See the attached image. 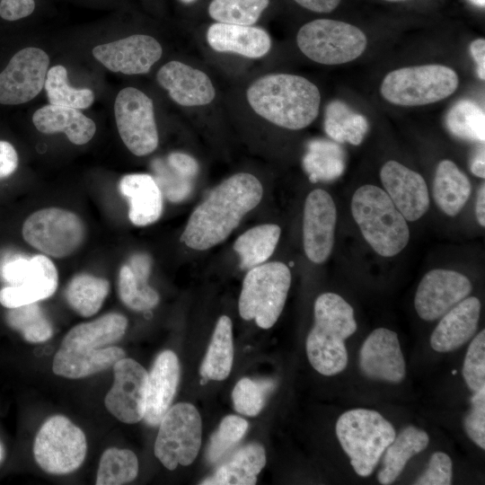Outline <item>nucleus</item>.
Masks as SVG:
<instances>
[{"instance_id":"nucleus-30","label":"nucleus","mask_w":485,"mask_h":485,"mask_svg":"<svg viewBox=\"0 0 485 485\" xmlns=\"http://www.w3.org/2000/svg\"><path fill=\"white\" fill-rule=\"evenodd\" d=\"M472 192L468 177L451 160H442L436 166L433 197L438 208L449 216L458 215Z\"/></svg>"},{"instance_id":"nucleus-46","label":"nucleus","mask_w":485,"mask_h":485,"mask_svg":"<svg viewBox=\"0 0 485 485\" xmlns=\"http://www.w3.org/2000/svg\"><path fill=\"white\" fill-rule=\"evenodd\" d=\"M453 463L448 454L435 452L426 471L416 480L417 485H450L452 483Z\"/></svg>"},{"instance_id":"nucleus-7","label":"nucleus","mask_w":485,"mask_h":485,"mask_svg":"<svg viewBox=\"0 0 485 485\" xmlns=\"http://www.w3.org/2000/svg\"><path fill=\"white\" fill-rule=\"evenodd\" d=\"M459 85L456 72L446 66L430 64L401 67L388 73L380 92L399 106H422L444 100Z\"/></svg>"},{"instance_id":"nucleus-31","label":"nucleus","mask_w":485,"mask_h":485,"mask_svg":"<svg viewBox=\"0 0 485 485\" xmlns=\"http://www.w3.org/2000/svg\"><path fill=\"white\" fill-rule=\"evenodd\" d=\"M428 443L429 436L423 429L414 426L404 428L384 451L378 481L383 485L395 481L408 461L426 449Z\"/></svg>"},{"instance_id":"nucleus-3","label":"nucleus","mask_w":485,"mask_h":485,"mask_svg":"<svg viewBox=\"0 0 485 485\" xmlns=\"http://www.w3.org/2000/svg\"><path fill=\"white\" fill-rule=\"evenodd\" d=\"M314 324L306 339L312 366L327 376L342 372L348 364L345 340L357 329L352 306L340 295L323 293L314 302Z\"/></svg>"},{"instance_id":"nucleus-33","label":"nucleus","mask_w":485,"mask_h":485,"mask_svg":"<svg viewBox=\"0 0 485 485\" xmlns=\"http://www.w3.org/2000/svg\"><path fill=\"white\" fill-rule=\"evenodd\" d=\"M281 229L275 224H262L242 234L234 243L240 267L250 269L264 263L274 252Z\"/></svg>"},{"instance_id":"nucleus-24","label":"nucleus","mask_w":485,"mask_h":485,"mask_svg":"<svg viewBox=\"0 0 485 485\" xmlns=\"http://www.w3.org/2000/svg\"><path fill=\"white\" fill-rule=\"evenodd\" d=\"M208 45L217 52H229L250 58L267 55L271 48L269 33L261 28L216 22L207 31Z\"/></svg>"},{"instance_id":"nucleus-18","label":"nucleus","mask_w":485,"mask_h":485,"mask_svg":"<svg viewBox=\"0 0 485 485\" xmlns=\"http://www.w3.org/2000/svg\"><path fill=\"white\" fill-rule=\"evenodd\" d=\"M358 362L362 374L373 380L399 384L405 377V361L398 335L386 328H377L366 337L359 350Z\"/></svg>"},{"instance_id":"nucleus-42","label":"nucleus","mask_w":485,"mask_h":485,"mask_svg":"<svg viewBox=\"0 0 485 485\" xmlns=\"http://www.w3.org/2000/svg\"><path fill=\"white\" fill-rule=\"evenodd\" d=\"M274 387L272 380L241 379L232 392L235 410L249 417L258 415L264 407L266 397Z\"/></svg>"},{"instance_id":"nucleus-28","label":"nucleus","mask_w":485,"mask_h":485,"mask_svg":"<svg viewBox=\"0 0 485 485\" xmlns=\"http://www.w3.org/2000/svg\"><path fill=\"white\" fill-rule=\"evenodd\" d=\"M127 327L128 319L123 314L109 313L73 327L64 337L60 347L78 349L107 347L119 340Z\"/></svg>"},{"instance_id":"nucleus-48","label":"nucleus","mask_w":485,"mask_h":485,"mask_svg":"<svg viewBox=\"0 0 485 485\" xmlns=\"http://www.w3.org/2000/svg\"><path fill=\"white\" fill-rule=\"evenodd\" d=\"M168 165L181 176L190 180L196 176L198 172V164L197 161L190 155L173 152L168 155Z\"/></svg>"},{"instance_id":"nucleus-2","label":"nucleus","mask_w":485,"mask_h":485,"mask_svg":"<svg viewBox=\"0 0 485 485\" xmlns=\"http://www.w3.org/2000/svg\"><path fill=\"white\" fill-rule=\"evenodd\" d=\"M251 109L276 126L298 130L318 116L321 93L306 78L290 74H270L260 77L247 90Z\"/></svg>"},{"instance_id":"nucleus-40","label":"nucleus","mask_w":485,"mask_h":485,"mask_svg":"<svg viewBox=\"0 0 485 485\" xmlns=\"http://www.w3.org/2000/svg\"><path fill=\"white\" fill-rule=\"evenodd\" d=\"M269 4V0H212L208 14L217 22L251 26Z\"/></svg>"},{"instance_id":"nucleus-39","label":"nucleus","mask_w":485,"mask_h":485,"mask_svg":"<svg viewBox=\"0 0 485 485\" xmlns=\"http://www.w3.org/2000/svg\"><path fill=\"white\" fill-rule=\"evenodd\" d=\"M445 124L455 137L484 143L485 114L472 101L462 100L456 102L448 111Z\"/></svg>"},{"instance_id":"nucleus-1","label":"nucleus","mask_w":485,"mask_h":485,"mask_svg":"<svg viewBox=\"0 0 485 485\" xmlns=\"http://www.w3.org/2000/svg\"><path fill=\"white\" fill-rule=\"evenodd\" d=\"M262 196V185L254 175L240 172L227 178L191 213L181 241L196 251L221 243L260 204Z\"/></svg>"},{"instance_id":"nucleus-21","label":"nucleus","mask_w":485,"mask_h":485,"mask_svg":"<svg viewBox=\"0 0 485 485\" xmlns=\"http://www.w3.org/2000/svg\"><path fill=\"white\" fill-rule=\"evenodd\" d=\"M180 363L172 350L162 351L148 373L146 406L143 419L152 427L159 425L171 408L180 381Z\"/></svg>"},{"instance_id":"nucleus-13","label":"nucleus","mask_w":485,"mask_h":485,"mask_svg":"<svg viewBox=\"0 0 485 485\" xmlns=\"http://www.w3.org/2000/svg\"><path fill=\"white\" fill-rule=\"evenodd\" d=\"M48 54L35 47L18 51L0 73V103L17 105L35 98L45 84Z\"/></svg>"},{"instance_id":"nucleus-45","label":"nucleus","mask_w":485,"mask_h":485,"mask_svg":"<svg viewBox=\"0 0 485 485\" xmlns=\"http://www.w3.org/2000/svg\"><path fill=\"white\" fill-rule=\"evenodd\" d=\"M471 409L463 426L468 436L481 449H485V388L474 392L470 399Z\"/></svg>"},{"instance_id":"nucleus-12","label":"nucleus","mask_w":485,"mask_h":485,"mask_svg":"<svg viewBox=\"0 0 485 485\" xmlns=\"http://www.w3.org/2000/svg\"><path fill=\"white\" fill-rule=\"evenodd\" d=\"M114 113L119 134L133 154L144 156L156 149L159 137L151 98L137 88H124L116 97Z\"/></svg>"},{"instance_id":"nucleus-53","label":"nucleus","mask_w":485,"mask_h":485,"mask_svg":"<svg viewBox=\"0 0 485 485\" xmlns=\"http://www.w3.org/2000/svg\"><path fill=\"white\" fill-rule=\"evenodd\" d=\"M471 171L472 172L480 177L484 179L485 177V163H484V153L482 152L481 154L477 156L471 165Z\"/></svg>"},{"instance_id":"nucleus-25","label":"nucleus","mask_w":485,"mask_h":485,"mask_svg":"<svg viewBox=\"0 0 485 485\" xmlns=\"http://www.w3.org/2000/svg\"><path fill=\"white\" fill-rule=\"evenodd\" d=\"M119 190L128 199V218L133 225L146 226L162 216L163 193L151 175L127 174L120 179Z\"/></svg>"},{"instance_id":"nucleus-37","label":"nucleus","mask_w":485,"mask_h":485,"mask_svg":"<svg viewBox=\"0 0 485 485\" xmlns=\"http://www.w3.org/2000/svg\"><path fill=\"white\" fill-rule=\"evenodd\" d=\"M138 460L128 449L108 448L101 456L95 483L97 485H121L136 479Z\"/></svg>"},{"instance_id":"nucleus-26","label":"nucleus","mask_w":485,"mask_h":485,"mask_svg":"<svg viewBox=\"0 0 485 485\" xmlns=\"http://www.w3.org/2000/svg\"><path fill=\"white\" fill-rule=\"evenodd\" d=\"M125 357V351L115 346L95 349L60 347L54 358L52 370L59 376L79 379L108 369Z\"/></svg>"},{"instance_id":"nucleus-57","label":"nucleus","mask_w":485,"mask_h":485,"mask_svg":"<svg viewBox=\"0 0 485 485\" xmlns=\"http://www.w3.org/2000/svg\"><path fill=\"white\" fill-rule=\"evenodd\" d=\"M387 1H401V0H387Z\"/></svg>"},{"instance_id":"nucleus-43","label":"nucleus","mask_w":485,"mask_h":485,"mask_svg":"<svg viewBox=\"0 0 485 485\" xmlns=\"http://www.w3.org/2000/svg\"><path fill=\"white\" fill-rule=\"evenodd\" d=\"M248 426V422L241 417H225L210 438L207 451L208 462L215 463L228 453L245 435Z\"/></svg>"},{"instance_id":"nucleus-4","label":"nucleus","mask_w":485,"mask_h":485,"mask_svg":"<svg viewBox=\"0 0 485 485\" xmlns=\"http://www.w3.org/2000/svg\"><path fill=\"white\" fill-rule=\"evenodd\" d=\"M351 213L363 237L377 254L392 257L408 244L407 220L381 188L372 184L359 187L351 199Z\"/></svg>"},{"instance_id":"nucleus-10","label":"nucleus","mask_w":485,"mask_h":485,"mask_svg":"<svg viewBox=\"0 0 485 485\" xmlns=\"http://www.w3.org/2000/svg\"><path fill=\"white\" fill-rule=\"evenodd\" d=\"M200 415L190 403L171 407L159 423L154 454L168 470L187 466L196 459L201 445Z\"/></svg>"},{"instance_id":"nucleus-50","label":"nucleus","mask_w":485,"mask_h":485,"mask_svg":"<svg viewBox=\"0 0 485 485\" xmlns=\"http://www.w3.org/2000/svg\"><path fill=\"white\" fill-rule=\"evenodd\" d=\"M471 54L475 60L478 69V75L481 80L485 79V40L478 39L470 45Z\"/></svg>"},{"instance_id":"nucleus-41","label":"nucleus","mask_w":485,"mask_h":485,"mask_svg":"<svg viewBox=\"0 0 485 485\" xmlns=\"http://www.w3.org/2000/svg\"><path fill=\"white\" fill-rule=\"evenodd\" d=\"M118 290L122 303L134 311H147L159 303L158 293L147 282L137 279L127 263L119 269Z\"/></svg>"},{"instance_id":"nucleus-55","label":"nucleus","mask_w":485,"mask_h":485,"mask_svg":"<svg viewBox=\"0 0 485 485\" xmlns=\"http://www.w3.org/2000/svg\"><path fill=\"white\" fill-rule=\"evenodd\" d=\"M4 456V451L2 445L0 444V463L3 461Z\"/></svg>"},{"instance_id":"nucleus-17","label":"nucleus","mask_w":485,"mask_h":485,"mask_svg":"<svg viewBox=\"0 0 485 485\" xmlns=\"http://www.w3.org/2000/svg\"><path fill=\"white\" fill-rule=\"evenodd\" d=\"M162 54L160 43L144 34L98 45L93 49V57L106 68L128 75L148 73Z\"/></svg>"},{"instance_id":"nucleus-32","label":"nucleus","mask_w":485,"mask_h":485,"mask_svg":"<svg viewBox=\"0 0 485 485\" xmlns=\"http://www.w3.org/2000/svg\"><path fill=\"white\" fill-rule=\"evenodd\" d=\"M234 361L233 324L227 315L219 317L200 366L202 382L222 381L230 374Z\"/></svg>"},{"instance_id":"nucleus-47","label":"nucleus","mask_w":485,"mask_h":485,"mask_svg":"<svg viewBox=\"0 0 485 485\" xmlns=\"http://www.w3.org/2000/svg\"><path fill=\"white\" fill-rule=\"evenodd\" d=\"M35 9L34 0H0V17L14 22L31 15Z\"/></svg>"},{"instance_id":"nucleus-19","label":"nucleus","mask_w":485,"mask_h":485,"mask_svg":"<svg viewBox=\"0 0 485 485\" xmlns=\"http://www.w3.org/2000/svg\"><path fill=\"white\" fill-rule=\"evenodd\" d=\"M384 191L407 221H416L429 207V192L424 178L402 163L390 160L380 171Z\"/></svg>"},{"instance_id":"nucleus-27","label":"nucleus","mask_w":485,"mask_h":485,"mask_svg":"<svg viewBox=\"0 0 485 485\" xmlns=\"http://www.w3.org/2000/svg\"><path fill=\"white\" fill-rule=\"evenodd\" d=\"M36 128L44 134L63 132L75 145L88 143L96 132L94 121L77 109L48 104L32 116Z\"/></svg>"},{"instance_id":"nucleus-14","label":"nucleus","mask_w":485,"mask_h":485,"mask_svg":"<svg viewBox=\"0 0 485 485\" xmlns=\"http://www.w3.org/2000/svg\"><path fill=\"white\" fill-rule=\"evenodd\" d=\"M113 374L104 399L106 409L123 423L139 422L146 411L148 373L136 360L123 357L113 365Z\"/></svg>"},{"instance_id":"nucleus-6","label":"nucleus","mask_w":485,"mask_h":485,"mask_svg":"<svg viewBox=\"0 0 485 485\" xmlns=\"http://www.w3.org/2000/svg\"><path fill=\"white\" fill-rule=\"evenodd\" d=\"M291 285V272L280 261L257 265L244 277L239 298V313L254 320L262 329L271 328L284 308Z\"/></svg>"},{"instance_id":"nucleus-23","label":"nucleus","mask_w":485,"mask_h":485,"mask_svg":"<svg viewBox=\"0 0 485 485\" xmlns=\"http://www.w3.org/2000/svg\"><path fill=\"white\" fill-rule=\"evenodd\" d=\"M481 314V302L467 296L441 318L430 337L431 348L438 352L454 350L474 335Z\"/></svg>"},{"instance_id":"nucleus-15","label":"nucleus","mask_w":485,"mask_h":485,"mask_svg":"<svg viewBox=\"0 0 485 485\" xmlns=\"http://www.w3.org/2000/svg\"><path fill=\"white\" fill-rule=\"evenodd\" d=\"M472 290V285L463 274L444 269H431L417 288L416 312L425 321H435L467 297Z\"/></svg>"},{"instance_id":"nucleus-51","label":"nucleus","mask_w":485,"mask_h":485,"mask_svg":"<svg viewBox=\"0 0 485 485\" xmlns=\"http://www.w3.org/2000/svg\"><path fill=\"white\" fill-rule=\"evenodd\" d=\"M301 6L316 13H330L335 10L341 0H295Z\"/></svg>"},{"instance_id":"nucleus-38","label":"nucleus","mask_w":485,"mask_h":485,"mask_svg":"<svg viewBox=\"0 0 485 485\" xmlns=\"http://www.w3.org/2000/svg\"><path fill=\"white\" fill-rule=\"evenodd\" d=\"M48 101L52 105L87 109L94 101V93L87 88L77 89L70 86L67 71L57 65L48 69L44 84Z\"/></svg>"},{"instance_id":"nucleus-5","label":"nucleus","mask_w":485,"mask_h":485,"mask_svg":"<svg viewBox=\"0 0 485 485\" xmlns=\"http://www.w3.org/2000/svg\"><path fill=\"white\" fill-rule=\"evenodd\" d=\"M336 435L354 471L359 476L367 477L395 438L396 432L392 424L378 411L353 409L338 419Z\"/></svg>"},{"instance_id":"nucleus-9","label":"nucleus","mask_w":485,"mask_h":485,"mask_svg":"<svg viewBox=\"0 0 485 485\" xmlns=\"http://www.w3.org/2000/svg\"><path fill=\"white\" fill-rule=\"evenodd\" d=\"M87 442L84 431L63 415L48 419L37 433L33 445L39 466L51 474H67L84 461Z\"/></svg>"},{"instance_id":"nucleus-44","label":"nucleus","mask_w":485,"mask_h":485,"mask_svg":"<svg viewBox=\"0 0 485 485\" xmlns=\"http://www.w3.org/2000/svg\"><path fill=\"white\" fill-rule=\"evenodd\" d=\"M463 376L471 391L485 388V331L481 330L472 340L467 349Z\"/></svg>"},{"instance_id":"nucleus-16","label":"nucleus","mask_w":485,"mask_h":485,"mask_svg":"<svg viewBox=\"0 0 485 485\" xmlns=\"http://www.w3.org/2000/svg\"><path fill=\"white\" fill-rule=\"evenodd\" d=\"M337 222V209L324 190H312L304 207L303 240L306 257L313 263L324 262L331 253Z\"/></svg>"},{"instance_id":"nucleus-29","label":"nucleus","mask_w":485,"mask_h":485,"mask_svg":"<svg viewBox=\"0 0 485 485\" xmlns=\"http://www.w3.org/2000/svg\"><path fill=\"white\" fill-rule=\"evenodd\" d=\"M266 464L263 446L257 443L244 445L224 463L202 485H253Z\"/></svg>"},{"instance_id":"nucleus-36","label":"nucleus","mask_w":485,"mask_h":485,"mask_svg":"<svg viewBox=\"0 0 485 485\" xmlns=\"http://www.w3.org/2000/svg\"><path fill=\"white\" fill-rule=\"evenodd\" d=\"M6 323L19 331L31 343L48 340L53 334V328L38 302L9 308L5 314Z\"/></svg>"},{"instance_id":"nucleus-22","label":"nucleus","mask_w":485,"mask_h":485,"mask_svg":"<svg viewBox=\"0 0 485 485\" xmlns=\"http://www.w3.org/2000/svg\"><path fill=\"white\" fill-rule=\"evenodd\" d=\"M58 285V273L52 260L43 255L31 257V265L16 286L0 290V304L6 308L36 303L55 294Z\"/></svg>"},{"instance_id":"nucleus-20","label":"nucleus","mask_w":485,"mask_h":485,"mask_svg":"<svg viewBox=\"0 0 485 485\" xmlns=\"http://www.w3.org/2000/svg\"><path fill=\"white\" fill-rule=\"evenodd\" d=\"M156 79L170 97L181 106L206 105L216 95L207 74L180 61L172 60L163 65L157 72Z\"/></svg>"},{"instance_id":"nucleus-34","label":"nucleus","mask_w":485,"mask_h":485,"mask_svg":"<svg viewBox=\"0 0 485 485\" xmlns=\"http://www.w3.org/2000/svg\"><path fill=\"white\" fill-rule=\"evenodd\" d=\"M110 291L107 279L81 273L74 276L65 289L69 306L83 317H90L99 312Z\"/></svg>"},{"instance_id":"nucleus-56","label":"nucleus","mask_w":485,"mask_h":485,"mask_svg":"<svg viewBox=\"0 0 485 485\" xmlns=\"http://www.w3.org/2000/svg\"><path fill=\"white\" fill-rule=\"evenodd\" d=\"M180 1H181V3H183V4H190V3H192V2H194V1H196V0H180Z\"/></svg>"},{"instance_id":"nucleus-54","label":"nucleus","mask_w":485,"mask_h":485,"mask_svg":"<svg viewBox=\"0 0 485 485\" xmlns=\"http://www.w3.org/2000/svg\"><path fill=\"white\" fill-rule=\"evenodd\" d=\"M469 1L476 6H479V7L485 6V0H469Z\"/></svg>"},{"instance_id":"nucleus-8","label":"nucleus","mask_w":485,"mask_h":485,"mask_svg":"<svg viewBox=\"0 0 485 485\" xmlns=\"http://www.w3.org/2000/svg\"><path fill=\"white\" fill-rule=\"evenodd\" d=\"M299 49L313 61L340 65L357 58L365 51V33L350 23L316 19L303 25L296 36Z\"/></svg>"},{"instance_id":"nucleus-52","label":"nucleus","mask_w":485,"mask_h":485,"mask_svg":"<svg viewBox=\"0 0 485 485\" xmlns=\"http://www.w3.org/2000/svg\"><path fill=\"white\" fill-rule=\"evenodd\" d=\"M475 213L481 226H485V184L482 183L477 193Z\"/></svg>"},{"instance_id":"nucleus-35","label":"nucleus","mask_w":485,"mask_h":485,"mask_svg":"<svg viewBox=\"0 0 485 485\" xmlns=\"http://www.w3.org/2000/svg\"><path fill=\"white\" fill-rule=\"evenodd\" d=\"M368 128L366 119L354 113L343 102H331L325 113L324 129L329 137L340 143L348 142L358 146Z\"/></svg>"},{"instance_id":"nucleus-11","label":"nucleus","mask_w":485,"mask_h":485,"mask_svg":"<svg viewBox=\"0 0 485 485\" xmlns=\"http://www.w3.org/2000/svg\"><path fill=\"white\" fill-rule=\"evenodd\" d=\"M22 237L33 248L54 258L76 251L85 238V226L75 213L58 207L40 209L22 225Z\"/></svg>"},{"instance_id":"nucleus-49","label":"nucleus","mask_w":485,"mask_h":485,"mask_svg":"<svg viewBox=\"0 0 485 485\" xmlns=\"http://www.w3.org/2000/svg\"><path fill=\"white\" fill-rule=\"evenodd\" d=\"M18 154L12 144L0 140V180L13 174L18 167Z\"/></svg>"}]
</instances>
